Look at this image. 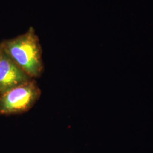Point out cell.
Listing matches in <instances>:
<instances>
[{
  "label": "cell",
  "instance_id": "1",
  "mask_svg": "<svg viewBox=\"0 0 153 153\" xmlns=\"http://www.w3.org/2000/svg\"><path fill=\"white\" fill-rule=\"evenodd\" d=\"M3 48L16 64L35 79L42 74L44 64L38 36L31 27L22 35L2 42Z\"/></svg>",
  "mask_w": 153,
  "mask_h": 153
},
{
  "label": "cell",
  "instance_id": "2",
  "mask_svg": "<svg viewBox=\"0 0 153 153\" xmlns=\"http://www.w3.org/2000/svg\"><path fill=\"white\" fill-rule=\"evenodd\" d=\"M41 90L33 79L0 95V115H12L26 112L38 100Z\"/></svg>",
  "mask_w": 153,
  "mask_h": 153
},
{
  "label": "cell",
  "instance_id": "3",
  "mask_svg": "<svg viewBox=\"0 0 153 153\" xmlns=\"http://www.w3.org/2000/svg\"><path fill=\"white\" fill-rule=\"evenodd\" d=\"M33 79L4 51L0 61V95Z\"/></svg>",
  "mask_w": 153,
  "mask_h": 153
},
{
  "label": "cell",
  "instance_id": "4",
  "mask_svg": "<svg viewBox=\"0 0 153 153\" xmlns=\"http://www.w3.org/2000/svg\"><path fill=\"white\" fill-rule=\"evenodd\" d=\"M4 53V51L3 48V46L2 44V42H1L0 43V61L1 60V59L2 58Z\"/></svg>",
  "mask_w": 153,
  "mask_h": 153
}]
</instances>
